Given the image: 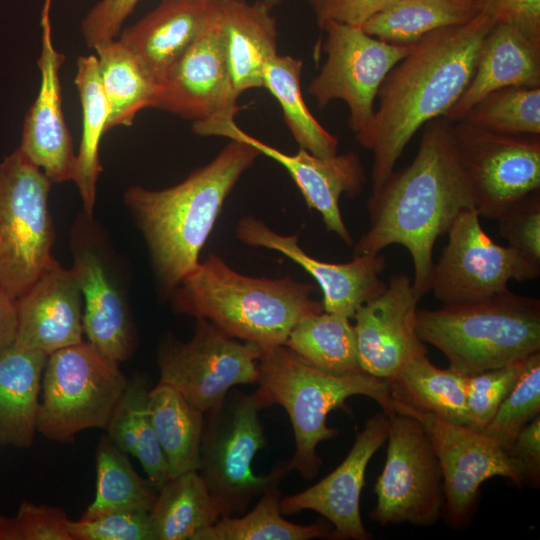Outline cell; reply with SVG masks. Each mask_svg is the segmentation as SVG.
<instances>
[{"label": "cell", "instance_id": "1", "mask_svg": "<svg viewBox=\"0 0 540 540\" xmlns=\"http://www.w3.org/2000/svg\"><path fill=\"white\" fill-rule=\"evenodd\" d=\"M422 128L413 161L373 188L367 201L369 227L354 249V255L379 254L390 245L403 246L413 261V286L420 299L430 291L437 238L462 211L475 208L453 123L438 117Z\"/></svg>", "mask_w": 540, "mask_h": 540}, {"label": "cell", "instance_id": "2", "mask_svg": "<svg viewBox=\"0 0 540 540\" xmlns=\"http://www.w3.org/2000/svg\"><path fill=\"white\" fill-rule=\"evenodd\" d=\"M495 24L480 12L466 24L433 31L412 43L409 54L384 79L377 108L355 140L373 155L372 186L382 184L416 132L444 116L475 70L481 44Z\"/></svg>", "mask_w": 540, "mask_h": 540}, {"label": "cell", "instance_id": "3", "mask_svg": "<svg viewBox=\"0 0 540 540\" xmlns=\"http://www.w3.org/2000/svg\"><path fill=\"white\" fill-rule=\"evenodd\" d=\"M260 156L253 146L233 139L174 186L125 190L124 204L144 238L161 300L167 301L197 267L225 200Z\"/></svg>", "mask_w": 540, "mask_h": 540}, {"label": "cell", "instance_id": "4", "mask_svg": "<svg viewBox=\"0 0 540 540\" xmlns=\"http://www.w3.org/2000/svg\"><path fill=\"white\" fill-rule=\"evenodd\" d=\"M314 286L291 277L241 274L209 254L173 290L167 301L175 313L204 318L228 337L252 342L263 351L282 346L294 326L324 311L311 297Z\"/></svg>", "mask_w": 540, "mask_h": 540}, {"label": "cell", "instance_id": "5", "mask_svg": "<svg viewBox=\"0 0 540 540\" xmlns=\"http://www.w3.org/2000/svg\"><path fill=\"white\" fill-rule=\"evenodd\" d=\"M258 389L267 407L282 406L293 427L295 451L286 463L305 480L318 474L322 459L320 442L336 437L339 431L327 426V416L335 409H346V400L364 395L391 414L393 400L386 380L367 373L335 375L305 362L286 346L263 351L259 359Z\"/></svg>", "mask_w": 540, "mask_h": 540}, {"label": "cell", "instance_id": "6", "mask_svg": "<svg viewBox=\"0 0 540 540\" xmlns=\"http://www.w3.org/2000/svg\"><path fill=\"white\" fill-rule=\"evenodd\" d=\"M420 339L466 376L540 352V300L509 289L473 303L417 309Z\"/></svg>", "mask_w": 540, "mask_h": 540}, {"label": "cell", "instance_id": "7", "mask_svg": "<svg viewBox=\"0 0 540 540\" xmlns=\"http://www.w3.org/2000/svg\"><path fill=\"white\" fill-rule=\"evenodd\" d=\"M266 407L257 390L249 394L230 390L208 411L198 472L221 517L242 515L254 497L289 472L282 462L267 475L259 476L252 470L256 453L266 443L259 418Z\"/></svg>", "mask_w": 540, "mask_h": 540}, {"label": "cell", "instance_id": "8", "mask_svg": "<svg viewBox=\"0 0 540 540\" xmlns=\"http://www.w3.org/2000/svg\"><path fill=\"white\" fill-rule=\"evenodd\" d=\"M127 383L119 363L88 341L51 353L42 376L37 432L69 443L83 430L105 429Z\"/></svg>", "mask_w": 540, "mask_h": 540}, {"label": "cell", "instance_id": "9", "mask_svg": "<svg viewBox=\"0 0 540 540\" xmlns=\"http://www.w3.org/2000/svg\"><path fill=\"white\" fill-rule=\"evenodd\" d=\"M51 184L19 148L0 162V288L15 299L55 260Z\"/></svg>", "mask_w": 540, "mask_h": 540}, {"label": "cell", "instance_id": "10", "mask_svg": "<svg viewBox=\"0 0 540 540\" xmlns=\"http://www.w3.org/2000/svg\"><path fill=\"white\" fill-rule=\"evenodd\" d=\"M69 246L84 300L83 333L102 354L120 363L137 347L126 269L107 231L81 211L70 229Z\"/></svg>", "mask_w": 540, "mask_h": 540}, {"label": "cell", "instance_id": "11", "mask_svg": "<svg viewBox=\"0 0 540 540\" xmlns=\"http://www.w3.org/2000/svg\"><path fill=\"white\" fill-rule=\"evenodd\" d=\"M387 415L386 461L374 485L377 499L370 518L382 526H432L441 518L444 490L431 441L412 416L397 411Z\"/></svg>", "mask_w": 540, "mask_h": 540}, {"label": "cell", "instance_id": "12", "mask_svg": "<svg viewBox=\"0 0 540 540\" xmlns=\"http://www.w3.org/2000/svg\"><path fill=\"white\" fill-rule=\"evenodd\" d=\"M263 350L239 342L204 318H196L188 342L165 337L157 348L159 382L177 390L190 404L208 412L237 385L257 383Z\"/></svg>", "mask_w": 540, "mask_h": 540}, {"label": "cell", "instance_id": "13", "mask_svg": "<svg viewBox=\"0 0 540 540\" xmlns=\"http://www.w3.org/2000/svg\"><path fill=\"white\" fill-rule=\"evenodd\" d=\"M319 28L326 33V61L309 83L308 93L320 109L334 100L344 101L348 126L357 134L373 117L384 79L409 54L412 43H389L362 27L334 20L324 21Z\"/></svg>", "mask_w": 540, "mask_h": 540}, {"label": "cell", "instance_id": "14", "mask_svg": "<svg viewBox=\"0 0 540 540\" xmlns=\"http://www.w3.org/2000/svg\"><path fill=\"white\" fill-rule=\"evenodd\" d=\"M479 218L476 208L462 211L434 263L430 290L443 306L484 300L507 291L509 281H531L540 275V263L509 245L495 243Z\"/></svg>", "mask_w": 540, "mask_h": 540}, {"label": "cell", "instance_id": "15", "mask_svg": "<svg viewBox=\"0 0 540 540\" xmlns=\"http://www.w3.org/2000/svg\"><path fill=\"white\" fill-rule=\"evenodd\" d=\"M453 136L480 216L497 219L540 190V135L492 132L460 120Z\"/></svg>", "mask_w": 540, "mask_h": 540}, {"label": "cell", "instance_id": "16", "mask_svg": "<svg viewBox=\"0 0 540 540\" xmlns=\"http://www.w3.org/2000/svg\"><path fill=\"white\" fill-rule=\"evenodd\" d=\"M393 409L418 420L428 435L442 471L444 509L455 529L464 528L472 520L480 487L486 480L508 478L522 489L524 479L516 460L483 432L395 400Z\"/></svg>", "mask_w": 540, "mask_h": 540}, {"label": "cell", "instance_id": "17", "mask_svg": "<svg viewBox=\"0 0 540 540\" xmlns=\"http://www.w3.org/2000/svg\"><path fill=\"white\" fill-rule=\"evenodd\" d=\"M218 12L195 42L157 82L153 108L205 122L234 118L238 104Z\"/></svg>", "mask_w": 540, "mask_h": 540}, {"label": "cell", "instance_id": "18", "mask_svg": "<svg viewBox=\"0 0 540 540\" xmlns=\"http://www.w3.org/2000/svg\"><path fill=\"white\" fill-rule=\"evenodd\" d=\"M193 131L201 136H221L242 140L281 164L300 190L309 208L320 213L327 231L335 233L346 245L352 237L339 207L342 194L355 197L362 193L366 182L364 166L354 151L318 157L299 148L296 154H286L243 131L234 118L194 123Z\"/></svg>", "mask_w": 540, "mask_h": 540}, {"label": "cell", "instance_id": "19", "mask_svg": "<svg viewBox=\"0 0 540 540\" xmlns=\"http://www.w3.org/2000/svg\"><path fill=\"white\" fill-rule=\"evenodd\" d=\"M419 300L412 279L395 274L379 296L357 309L353 327L365 373L387 381L412 359L427 355L416 328Z\"/></svg>", "mask_w": 540, "mask_h": 540}, {"label": "cell", "instance_id": "20", "mask_svg": "<svg viewBox=\"0 0 540 540\" xmlns=\"http://www.w3.org/2000/svg\"><path fill=\"white\" fill-rule=\"evenodd\" d=\"M239 241L251 246L277 251L302 267L317 282L323 295L325 312L352 319L357 309L379 296L387 287L380 279L386 260L379 254L354 255L347 263H330L306 253L297 235H282L253 215L236 224Z\"/></svg>", "mask_w": 540, "mask_h": 540}, {"label": "cell", "instance_id": "21", "mask_svg": "<svg viewBox=\"0 0 540 540\" xmlns=\"http://www.w3.org/2000/svg\"><path fill=\"white\" fill-rule=\"evenodd\" d=\"M388 430L389 417L385 412L369 418L346 458L316 484L281 498V513L289 515L312 510L333 525L331 536L334 539H371L372 535L362 522L360 497L368 463L387 440Z\"/></svg>", "mask_w": 540, "mask_h": 540}, {"label": "cell", "instance_id": "22", "mask_svg": "<svg viewBox=\"0 0 540 540\" xmlns=\"http://www.w3.org/2000/svg\"><path fill=\"white\" fill-rule=\"evenodd\" d=\"M42 48L37 61L41 81L38 95L28 110L19 149L52 183L73 180L76 154L66 125L59 73L64 55L52 41L50 19L41 20Z\"/></svg>", "mask_w": 540, "mask_h": 540}, {"label": "cell", "instance_id": "23", "mask_svg": "<svg viewBox=\"0 0 540 540\" xmlns=\"http://www.w3.org/2000/svg\"><path fill=\"white\" fill-rule=\"evenodd\" d=\"M82 293L74 271L55 259L16 299V343L47 355L83 341Z\"/></svg>", "mask_w": 540, "mask_h": 540}, {"label": "cell", "instance_id": "24", "mask_svg": "<svg viewBox=\"0 0 540 540\" xmlns=\"http://www.w3.org/2000/svg\"><path fill=\"white\" fill-rule=\"evenodd\" d=\"M217 11L216 0H161L119 40L158 82L204 31Z\"/></svg>", "mask_w": 540, "mask_h": 540}, {"label": "cell", "instance_id": "25", "mask_svg": "<svg viewBox=\"0 0 540 540\" xmlns=\"http://www.w3.org/2000/svg\"><path fill=\"white\" fill-rule=\"evenodd\" d=\"M511 86L540 87V43L511 25L495 23L481 44L469 84L442 117L460 121L485 96Z\"/></svg>", "mask_w": 540, "mask_h": 540}, {"label": "cell", "instance_id": "26", "mask_svg": "<svg viewBox=\"0 0 540 540\" xmlns=\"http://www.w3.org/2000/svg\"><path fill=\"white\" fill-rule=\"evenodd\" d=\"M216 4L236 93L263 87L265 66L278 54L272 8L262 0H216Z\"/></svg>", "mask_w": 540, "mask_h": 540}, {"label": "cell", "instance_id": "27", "mask_svg": "<svg viewBox=\"0 0 540 540\" xmlns=\"http://www.w3.org/2000/svg\"><path fill=\"white\" fill-rule=\"evenodd\" d=\"M47 357L17 343L0 354V445H32Z\"/></svg>", "mask_w": 540, "mask_h": 540}, {"label": "cell", "instance_id": "28", "mask_svg": "<svg viewBox=\"0 0 540 540\" xmlns=\"http://www.w3.org/2000/svg\"><path fill=\"white\" fill-rule=\"evenodd\" d=\"M468 376L440 369L427 355L412 359L387 380L392 400L447 422L468 426Z\"/></svg>", "mask_w": 540, "mask_h": 540}, {"label": "cell", "instance_id": "29", "mask_svg": "<svg viewBox=\"0 0 540 540\" xmlns=\"http://www.w3.org/2000/svg\"><path fill=\"white\" fill-rule=\"evenodd\" d=\"M148 408L166 458L169 478L198 471L204 412L161 382L150 389Z\"/></svg>", "mask_w": 540, "mask_h": 540}, {"label": "cell", "instance_id": "30", "mask_svg": "<svg viewBox=\"0 0 540 540\" xmlns=\"http://www.w3.org/2000/svg\"><path fill=\"white\" fill-rule=\"evenodd\" d=\"M150 389L144 376L128 380L105 430L118 448L140 462L148 481L158 491L169 472L148 408Z\"/></svg>", "mask_w": 540, "mask_h": 540}, {"label": "cell", "instance_id": "31", "mask_svg": "<svg viewBox=\"0 0 540 540\" xmlns=\"http://www.w3.org/2000/svg\"><path fill=\"white\" fill-rule=\"evenodd\" d=\"M93 49L109 109L107 131L131 126L141 110L153 108L157 82L119 39L100 43Z\"/></svg>", "mask_w": 540, "mask_h": 540}, {"label": "cell", "instance_id": "32", "mask_svg": "<svg viewBox=\"0 0 540 540\" xmlns=\"http://www.w3.org/2000/svg\"><path fill=\"white\" fill-rule=\"evenodd\" d=\"M82 109V133L73 180L77 186L83 211L93 215L96 200V184L102 166L99 147L107 132L109 109L104 96L97 67L96 55L80 56L74 79Z\"/></svg>", "mask_w": 540, "mask_h": 540}, {"label": "cell", "instance_id": "33", "mask_svg": "<svg viewBox=\"0 0 540 540\" xmlns=\"http://www.w3.org/2000/svg\"><path fill=\"white\" fill-rule=\"evenodd\" d=\"M479 13L477 0H396L361 27L380 40L407 45L438 29L466 24Z\"/></svg>", "mask_w": 540, "mask_h": 540}, {"label": "cell", "instance_id": "34", "mask_svg": "<svg viewBox=\"0 0 540 540\" xmlns=\"http://www.w3.org/2000/svg\"><path fill=\"white\" fill-rule=\"evenodd\" d=\"M150 510L156 540H193L221 515L198 471L168 478Z\"/></svg>", "mask_w": 540, "mask_h": 540}, {"label": "cell", "instance_id": "35", "mask_svg": "<svg viewBox=\"0 0 540 540\" xmlns=\"http://www.w3.org/2000/svg\"><path fill=\"white\" fill-rule=\"evenodd\" d=\"M284 346L313 367L335 375L364 373L350 319L322 311L305 317L289 333Z\"/></svg>", "mask_w": 540, "mask_h": 540}, {"label": "cell", "instance_id": "36", "mask_svg": "<svg viewBox=\"0 0 540 540\" xmlns=\"http://www.w3.org/2000/svg\"><path fill=\"white\" fill-rule=\"evenodd\" d=\"M302 69V59L277 54L265 66L263 87L281 106L284 122L300 148L318 157L333 156L338 138L307 107L300 84Z\"/></svg>", "mask_w": 540, "mask_h": 540}, {"label": "cell", "instance_id": "37", "mask_svg": "<svg viewBox=\"0 0 540 540\" xmlns=\"http://www.w3.org/2000/svg\"><path fill=\"white\" fill-rule=\"evenodd\" d=\"M96 490L93 501L83 513V519L123 510L150 512L156 493L132 466L129 454L104 435L96 452Z\"/></svg>", "mask_w": 540, "mask_h": 540}, {"label": "cell", "instance_id": "38", "mask_svg": "<svg viewBox=\"0 0 540 540\" xmlns=\"http://www.w3.org/2000/svg\"><path fill=\"white\" fill-rule=\"evenodd\" d=\"M282 479L277 478L269 485L250 512L237 518L221 517L193 540H310L331 536L323 524L299 525L282 517L279 489Z\"/></svg>", "mask_w": 540, "mask_h": 540}, {"label": "cell", "instance_id": "39", "mask_svg": "<svg viewBox=\"0 0 540 540\" xmlns=\"http://www.w3.org/2000/svg\"><path fill=\"white\" fill-rule=\"evenodd\" d=\"M479 128L512 135H540V87L493 91L461 119Z\"/></svg>", "mask_w": 540, "mask_h": 540}, {"label": "cell", "instance_id": "40", "mask_svg": "<svg viewBox=\"0 0 540 540\" xmlns=\"http://www.w3.org/2000/svg\"><path fill=\"white\" fill-rule=\"evenodd\" d=\"M540 415V352L527 358L511 392L482 431L508 452L520 431Z\"/></svg>", "mask_w": 540, "mask_h": 540}, {"label": "cell", "instance_id": "41", "mask_svg": "<svg viewBox=\"0 0 540 540\" xmlns=\"http://www.w3.org/2000/svg\"><path fill=\"white\" fill-rule=\"evenodd\" d=\"M528 358V357H527ZM527 358L486 370L467 379L469 428L482 432L520 379Z\"/></svg>", "mask_w": 540, "mask_h": 540}, {"label": "cell", "instance_id": "42", "mask_svg": "<svg viewBox=\"0 0 540 540\" xmlns=\"http://www.w3.org/2000/svg\"><path fill=\"white\" fill-rule=\"evenodd\" d=\"M73 540H156L150 512L123 510L66 522Z\"/></svg>", "mask_w": 540, "mask_h": 540}, {"label": "cell", "instance_id": "43", "mask_svg": "<svg viewBox=\"0 0 540 540\" xmlns=\"http://www.w3.org/2000/svg\"><path fill=\"white\" fill-rule=\"evenodd\" d=\"M66 512L24 501L14 516H0V540H73Z\"/></svg>", "mask_w": 540, "mask_h": 540}, {"label": "cell", "instance_id": "44", "mask_svg": "<svg viewBox=\"0 0 540 540\" xmlns=\"http://www.w3.org/2000/svg\"><path fill=\"white\" fill-rule=\"evenodd\" d=\"M497 220L509 246L540 263V190L509 206Z\"/></svg>", "mask_w": 540, "mask_h": 540}, {"label": "cell", "instance_id": "45", "mask_svg": "<svg viewBox=\"0 0 540 540\" xmlns=\"http://www.w3.org/2000/svg\"><path fill=\"white\" fill-rule=\"evenodd\" d=\"M140 0H100L81 22L86 45L94 48L100 43L116 39L127 17Z\"/></svg>", "mask_w": 540, "mask_h": 540}, {"label": "cell", "instance_id": "46", "mask_svg": "<svg viewBox=\"0 0 540 540\" xmlns=\"http://www.w3.org/2000/svg\"><path fill=\"white\" fill-rule=\"evenodd\" d=\"M480 12L540 43V0H477Z\"/></svg>", "mask_w": 540, "mask_h": 540}, {"label": "cell", "instance_id": "47", "mask_svg": "<svg viewBox=\"0 0 540 540\" xmlns=\"http://www.w3.org/2000/svg\"><path fill=\"white\" fill-rule=\"evenodd\" d=\"M508 453L518 463L524 483L534 488L540 485V415H537L518 434Z\"/></svg>", "mask_w": 540, "mask_h": 540}, {"label": "cell", "instance_id": "48", "mask_svg": "<svg viewBox=\"0 0 540 540\" xmlns=\"http://www.w3.org/2000/svg\"><path fill=\"white\" fill-rule=\"evenodd\" d=\"M396 0H327L316 13L320 26L326 20L361 27Z\"/></svg>", "mask_w": 540, "mask_h": 540}, {"label": "cell", "instance_id": "49", "mask_svg": "<svg viewBox=\"0 0 540 540\" xmlns=\"http://www.w3.org/2000/svg\"><path fill=\"white\" fill-rule=\"evenodd\" d=\"M17 331L16 299L0 288V354L16 343Z\"/></svg>", "mask_w": 540, "mask_h": 540}, {"label": "cell", "instance_id": "50", "mask_svg": "<svg viewBox=\"0 0 540 540\" xmlns=\"http://www.w3.org/2000/svg\"><path fill=\"white\" fill-rule=\"evenodd\" d=\"M51 2H52V0H45L44 1L41 20L49 19V11H50V7H51Z\"/></svg>", "mask_w": 540, "mask_h": 540}, {"label": "cell", "instance_id": "51", "mask_svg": "<svg viewBox=\"0 0 540 540\" xmlns=\"http://www.w3.org/2000/svg\"><path fill=\"white\" fill-rule=\"evenodd\" d=\"M310 6L318 13L327 0H307Z\"/></svg>", "mask_w": 540, "mask_h": 540}, {"label": "cell", "instance_id": "52", "mask_svg": "<svg viewBox=\"0 0 540 540\" xmlns=\"http://www.w3.org/2000/svg\"><path fill=\"white\" fill-rule=\"evenodd\" d=\"M262 1L265 2L271 8H273V7L277 6V5H280L281 3H283L286 0H262Z\"/></svg>", "mask_w": 540, "mask_h": 540}]
</instances>
